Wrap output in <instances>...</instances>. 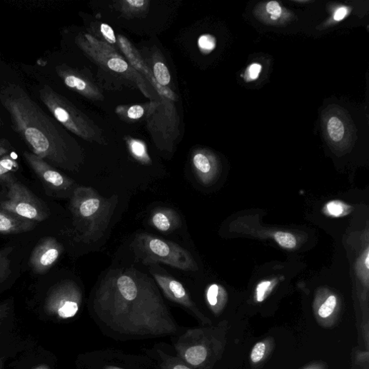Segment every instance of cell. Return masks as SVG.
I'll use <instances>...</instances> for the list:
<instances>
[{
  "label": "cell",
  "mask_w": 369,
  "mask_h": 369,
  "mask_svg": "<svg viewBox=\"0 0 369 369\" xmlns=\"http://www.w3.org/2000/svg\"><path fill=\"white\" fill-rule=\"evenodd\" d=\"M0 102L9 112L14 130L31 153L49 164L64 166L69 146L66 134L21 86L11 84L0 91Z\"/></svg>",
  "instance_id": "cell-1"
},
{
  "label": "cell",
  "mask_w": 369,
  "mask_h": 369,
  "mask_svg": "<svg viewBox=\"0 0 369 369\" xmlns=\"http://www.w3.org/2000/svg\"><path fill=\"white\" fill-rule=\"evenodd\" d=\"M39 96L59 123L84 138H93V128L86 117L50 86H44L41 89Z\"/></svg>",
  "instance_id": "cell-2"
},
{
  "label": "cell",
  "mask_w": 369,
  "mask_h": 369,
  "mask_svg": "<svg viewBox=\"0 0 369 369\" xmlns=\"http://www.w3.org/2000/svg\"><path fill=\"white\" fill-rule=\"evenodd\" d=\"M3 181L8 188V198L0 202V209L21 217L41 223L48 217L47 211L41 201L25 186L17 181L11 174Z\"/></svg>",
  "instance_id": "cell-3"
},
{
  "label": "cell",
  "mask_w": 369,
  "mask_h": 369,
  "mask_svg": "<svg viewBox=\"0 0 369 369\" xmlns=\"http://www.w3.org/2000/svg\"><path fill=\"white\" fill-rule=\"evenodd\" d=\"M139 241L143 250L151 259L184 271L196 269L189 253L178 245L147 236H141Z\"/></svg>",
  "instance_id": "cell-4"
},
{
  "label": "cell",
  "mask_w": 369,
  "mask_h": 369,
  "mask_svg": "<svg viewBox=\"0 0 369 369\" xmlns=\"http://www.w3.org/2000/svg\"><path fill=\"white\" fill-rule=\"evenodd\" d=\"M63 251L55 238H46L41 241L32 252L30 265L39 274L46 273L57 261Z\"/></svg>",
  "instance_id": "cell-5"
},
{
  "label": "cell",
  "mask_w": 369,
  "mask_h": 369,
  "mask_svg": "<svg viewBox=\"0 0 369 369\" xmlns=\"http://www.w3.org/2000/svg\"><path fill=\"white\" fill-rule=\"evenodd\" d=\"M24 156L35 173L51 188L66 190L70 186L71 181L43 159L28 152Z\"/></svg>",
  "instance_id": "cell-6"
},
{
  "label": "cell",
  "mask_w": 369,
  "mask_h": 369,
  "mask_svg": "<svg viewBox=\"0 0 369 369\" xmlns=\"http://www.w3.org/2000/svg\"><path fill=\"white\" fill-rule=\"evenodd\" d=\"M56 71L68 88L89 98L101 97L97 90L75 71L66 66H58Z\"/></svg>",
  "instance_id": "cell-7"
},
{
  "label": "cell",
  "mask_w": 369,
  "mask_h": 369,
  "mask_svg": "<svg viewBox=\"0 0 369 369\" xmlns=\"http://www.w3.org/2000/svg\"><path fill=\"white\" fill-rule=\"evenodd\" d=\"M35 227V221L0 209V234H21L33 231Z\"/></svg>",
  "instance_id": "cell-8"
},
{
  "label": "cell",
  "mask_w": 369,
  "mask_h": 369,
  "mask_svg": "<svg viewBox=\"0 0 369 369\" xmlns=\"http://www.w3.org/2000/svg\"><path fill=\"white\" fill-rule=\"evenodd\" d=\"M121 48L123 51L125 53L131 64L136 68L137 70L142 71L144 75L148 78L151 84L154 86L156 90L163 96L166 97L168 99L172 101H176L177 96L176 94L169 89L162 87L160 86L157 81H156L153 76L151 75V73L149 71V69H145V66H143V63L141 61L138 57H137L131 47V44L125 38L120 36L119 37Z\"/></svg>",
  "instance_id": "cell-9"
},
{
  "label": "cell",
  "mask_w": 369,
  "mask_h": 369,
  "mask_svg": "<svg viewBox=\"0 0 369 369\" xmlns=\"http://www.w3.org/2000/svg\"><path fill=\"white\" fill-rule=\"evenodd\" d=\"M73 206L80 216L89 218L98 211L101 201L97 198H84L78 190L74 197Z\"/></svg>",
  "instance_id": "cell-10"
},
{
  "label": "cell",
  "mask_w": 369,
  "mask_h": 369,
  "mask_svg": "<svg viewBox=\"0 0 369 369\" xmlns=\"http://www.w3.org/2000/svg\"><path fill=\"white\" fill-rule=\"evenodd\" d=\"M117 285L123 298L128 301L134 300L137 296V287L133 280L128 276H121Z\"/></svg>",
  "instance_id": "cell-11"
},
{
  "label": "cell",
  "mask_w": 369,
  "mask_h": 369,
  "mask_svg": "<svg viewBox=\"0 0 369 369\" xmlns=\"http://www.w3.org/2000/svg\"><path fill=\"white\" fill-rule=\"evenodd\" d=\"M14 249L11 246L0 249V283L6 280L11 273L10 256Z\"/></svg>",
  "instance_id": "cell-12"
},
{
  "label": "cell",
  "mask_w": 369,
  "mask_h": 369,
  "mask_svg": "<svg viewBox=\"0 0 369 369\" xmlns=\"http://www.w3.org/2000/svg\"><path fill=\"white\" fill-rule=\"evenodd\" d=\"M154 78L162 87L167 88L171 81L168 68L163 62H156L153 67Z\"/></svg>",
  "instance_id": "cell-13"
},
{
  "label": "cell",
  "mask_w": 369,
  "mask_h": 369,
  "mask_svg": "<svg viewBox=\"0 0 369 369\" xmlns=\"http://www.w3.org/2000/svg\"><path fill=\"white\" fill-rule=\"evenodd\" d=\"M328 131L333 141H341L345 134V128L341 120L335 116L330 118L328 123Z\"/></svg>",
  "instance_id": "cell-14"
},
{
  "label": "cell",
  "mask_w": 369,
  "mask_h": 369,
  "mask_svg": "<svg viewBox=\"0 0 369 369\" xmlns=\"http://www.w3.org/2000/svg\"><path fill=\"white\" fill-rule=\"evenodd\" d=\"M206 356L207 350L202 345L193 346L188 349L186 353V359L193 365L202 363L206 360Z\"/></svg>",
  "instance_id": "cell-15"
},
{
  "label": "cell",
  "mask_w": 369,
  "mask_h": 369,
  "mask_svg": "<svg viewBox=\"0 0 369 369\" xmlns=\"http://www.w3.org/2000/svg\"><path fill=\"white\" fill-rule=\"evenodd\" d=\"M129 146L132 155L137 160L145 163L151 162V159L146 153V146L142 142L131 139L129 143Z\"/></svg>",
  "instance_id": "cell-16"
},
{
  "label": "cell",
  "mask_w": 369,
  "mask_h": 369,
  "mask_svg": "<svg viewBox=\"0 0 369 369\" xmlns=\"http://www.w3.org/2000/svg\"><path fill=\"white\" fill-rule=\"evenodd\" d=\"M154 226L162 232H168L172 228V220L163 211L156 212L153 216Z\"/></svg>",
  "instance_id": "cell-17"
},
{
  "label": "cell",
  "mask_w": 369,
  "mask_h": 369,
  "mask_svg": "<svg viewBox=\"0 0 369 369\" xmlns=\"http://www.w3.org/2000/svg\"><path fill=\"white\" fill-rule=\"evenodd\" d=\"M18 168V163L11 156H4L0 160V182H2L6 176Z\"/></svg>",
  "instance_id": "cell-18"
},
{
  "label": "cell",
  "mask_w": 369,
  "mask_h": 369,
  "mask_svg": "<svg viewBox=\"0 0 369 369\" xmlns=\"http://www.w3.org/2000/svg\"><path fill=\"white\" fill-rule=\"evenodd\" d=\"M274 238L281 247L285 248L292 249L297 246L296 238L290 233L278 232L274 235Z\"/></svg>",
  "instance_id": "cell-19"
},
{
  "label": "cell",
  "mask_w": 369,
  "mask_h": 369,
  "mask_svg": "<svg viewBox=\"0 0 369 369\" xmlns=\"http://www.w3.org/2000/svg\"><path fill=\"white\" fill-rule=\"evenodd\" d=\"M196 169L201 174H207L211 171V166L208 158L202 154L198 153L194 156L193 159Z\"/></svg>",
  "instance_id": "cell-20"
},
{
  "label": "cell",
  "mask_w": 369,
  "mask_h": 369,
  "mask_svg": "<svg viewBox=\"0 0 369 369\" xmlns=\"http://www.w3.org/2000/svg\"><path fill=\"white\" fill-rule=\"evenodd\" d=\"M107 66L117 73H124L129 69L128 63L120 56H113L106 61Z\"/></svg>",
  "instance_id": "cell-21"
},
{
  "label": "cell",
  "mask_w": 369,
  "mask_h": 369,
  "mask_svg": "<svg viewBox=\"0 0 369 369\" xmlns=\"http://www.w3.org/2000/svg\"><path fill=\"white\" fill-rule=\"evenodd\" d=\"M79 311V305L76 302L67 301L58 310L59 315L62 318L75 316Z\"/></svg>",
  "instance_id": "cell-22"
},
{
  "label": "cell",
  "mask_w": 369,
  "mask_h": 369,
  "mask_svg": "<svg viewBox=\"0 0 369 369\" xmlns=\"http://www.w3.org/2000/svg\"><path fill=\"white\" fill-rule=\"evenodd\" d=\"M198 47L204 53H209L216 47V39L211 35H202L198 41Z\"/></svg>",
  "instance_id": "cell-23"
},
{
  "label": "cell",
  "mask_w": 369,
  "mask_h": 369,
  "mask_svg": "<svg viewBox=\"0 0 369 369\" xmlns=\"http://www.w3.org/2000/svg\"><path fill=\"white\" fill-rule=\"evenodd\" d=\"M336 306V298L335 296H330L327 299L325 303L319 310V315L323 318H328L334 311Z\"/></svg>",
  "instance_id": "cell-24"
},
{
  "label": "cell",
  "mask_w": 369,
  "mask_h": 369,
  "mask_svg": "<svg viewBox=\"0 0 369 369\" xmlns=\"http://www.w3.org/2000/svg\"><path fill=\"white\" fill-rule=\"evenodd\" d=\"M266 345L263 343H258L253 348L251 360L253 363L259 362L264 356Z\"/></svg>",
  "instance_id": "cell-25"
},
{
  "label": "cell",
  "mask_w": 369,
  "mask_h": 369,
  "mask_svg": "<svg viewBox=\"0 0 369 369\" xmlns=\"http://www.w3.org/2000/svg\"><path fill=\"white\" fill-rule=\"evenodd\" d=\"M101 31L106 40L110 44H113L116 42L114 31L110 26L106 24H102L101 26Z\"/></svg>",
  "instance_id": "cell-26"
},
{
  "label": "cell",
  "mask_w": 369,
  "mask_h": 369,
  "mask_svg": "<svg viewBox=\"0 0 369 369\" xmlns=\"http://www.w3.org/2000/svg\"><path fill=\"white\" fill-rule=\"evenodd\" d=\"M267 12L271 14L273 20H277L281 15V8L276 1H271L266 6Z\"/></svg>",
  "instance_id": "cell-27"
},
{
  "label": "cell",
  "mask_w": 369,
  "mask_h": 369,
  "mask_svg": "<svg viewBox=\"0 0 369 369\" xmlns=\"http://www.w3.org/2000/svg\"><path fill=\"white\" fill-rule=\"evenodd\" d=\"M218 293V286L216 284L211 285L207 292V299L208 303L211 306H215L217 304V297Z\"/></svg>",
  "instance_id": "cell-28"
},
{
  "label": "cell",
  "mask_w": 369,
  "mask_h": 369,
  "mask_svg": "<svg viewBox=\"0 0 369 369\" xmlns=\"http://www.w3.org/2000/svg\"><path fill=\"white\" fill-rule=\"evenodd\" d=\"M271 284V281L268 280L263 281L258 284L256 289L258 302L261 303L264 300L266 293L268 290Z\"/></svg>",
  "instance_id": "cell-29"
},
{
  "label": "cell",
  "mask_w": 369,
  "mask_h": 369,
  "mask_svg": "<svg viewBox=\"0 0 369 369\" xmlns=\"http://www.w3.org/2000/svg\"><path fill=\"white\" fill-rule=\"evenodd\" d=\"M123 4L125 6H128L129 9L136 11L143 9L148 2L144 1V0H126Z\"/></svg>",
  "instance_id": "cell-30"
},
{
  "label": "cell",
  "mask_w": 369,
  "mask_h": 369,
  "mask_svg": "<svg viewBox=\"0 0 369 369\" xmlns=\"http://www.w3.org/2000/svg\"><path fill=\"white\" fill-rule=\"evenodd\" d=\"M143 108L138 105L131 106L128 111V118L133 120L141 118L143 116Z\"/></svg>",
  "instance_id": "cell-31"
},
{
  "label": "cell",
  "mask_w": 369,
  "mask_h": 369,
  "mask_svg": "<svg viewBox=\"0 0 369 369\" xmlns=\"http://www.w3.org/2000/svg\"><path fill=\"white\" fill-rule=\"evenodd\" d=\"M328 210L331 215L338 216L343 213V208L340 203L332 201L328 204Z\"/></svg>",
  "instance_id": "cell-32"
},
{
  "label": "cell",
  "mask_w": 369,
  "mask_h": 369,
  "mask_svg": "<svg viewBox=\"0 0 369 369\" xmlns=\"http://www.w3.org/2000/svg\"><path fill=\"white\" fill-rule=\"evenodd\" d=\"M261 69V65L258 64H253L249 67V76L251 80H256L258 78Z\"/></svg>",
  "instance_id": "cell-33"
},
{
  "label": "cell",
  "mask_w": 369,
  "mask_h": 369,
  "mask_svg": "<svg viewBox=\"0 0 369 369\" xmlns=\"http://www.w3.org/2000/svg\"><path fill=\"white\" fill-rule=\"evenodd\" d=\"M348 14V9L346 8L339 9L334 15V19L336 21H342Z\"/></svg>",
  "instance_id": "cell-34"
},
{
  "label": "cell",
  "mask_w": 369,
  "mask_h": 369,
  "mask_svg": "<svg viewBox=\"0 0 369 369\" xmlns=\"http://www.w3.org/2000/svg\"><path fill=\"white\" fill-rule=\"evenodd\" d=\"M9 153V148L6 145L0 143V157H4Z\"/></svg>",
  "instance_id": "cell-35"
},
{
  "label": "cell",
  "mask_w": 369,
  "mask_h": 369,
  "mask_svg": "<svg viewBox=\"0 0 369 369\" xmlns=\"http://www.w3.org/2000/svg\"><path fill=\"white\" fill-rule=\"evenodd\" d=\"M365 265L367 269H369V256L368 253H367L365 261Z\"/></svg>",
  "instance_id": "cell-36"
},
{
  "label": "cell",
  "mask_w": 369,
  "mask_h": 369,
  "mask_svg": "<svg viewBox=\"0 0 369 369\" xmlns=\"http://www.w3.org/2000/svg\"><path fill=\"white\" fill-rule=\"evenodd\" d=\"M173 369H190V368L185 365H176Z\"/></svg>",
  "instance_id": "cell-37"
},
{
  "label": "cell",
  "mask_w": 369,
  "mask_h": 369,
  "mask_svg": "<svg viewBox=\"0 0 369 369\" xmlns=\"http://www.w3.org/2000/svg\"><path fill=\"white\" fill-rule=\"evenodd\" d=\"M106 369H122V368L115 367V366H109V367H107Z\"/></svg>",
  "instance_id": "cell-38"
},
{
  "label": "cell",
  "mask_w": 369,
  "mask_h": 369,
  "mask_svg": "<svg viewBox=\"0 0 369 369\" xmlns=\"http://www.w3.org/2000/svg\"><path fill=\"white\" fill-rule=\"evenodd\" d=\"M3 124V120L1 118V117H0V126H1Z\"/></svg>",
  "instance_id": "cell-39"
}]
</instances>
